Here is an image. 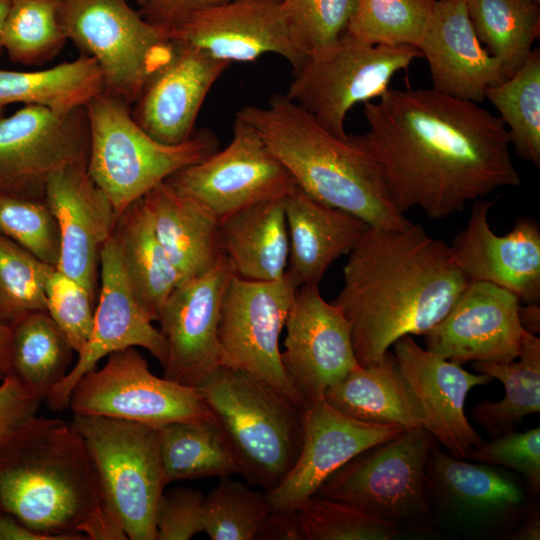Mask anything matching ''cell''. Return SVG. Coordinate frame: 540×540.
I'll use <instances>...</instances> for the list:
<instances>
[{
	"label": "cell",
	"mask_w": 540,
	"mask_h": 540,
	"mask_svg": "<svg viewBox=\"0 0 540 540\" xmlns=\"http://www.w3.org/2000/svg\"><path fill=\"white\" fill-rule=\"evenodd\" d=\"M368 130L351 135L380 171L395 206L419 208L431 219L521 178L508 131L479 104L434 89L388 90L364 105Z\"/></svg>",
	"instance_id": "cell-1"
},
{
	"label": "cell",
	"mask_w": 540,
	"mask_h": 540,
	"mask_svg": "<svg viewBox=\"0 0 540 540\" xmlns=\"http://www.w3.org/2000/svg\"><path fill=\"white\" fill-rule=\"evenodd\" d=\"M469 282L450 245L423 226H370L348 254L333 301L347 319L357 362H378L406 335H423Z\"/></svg>",
	"instance_id": "cell-2"
},
{
	"label": "cell",
	"mask_w": 540,
	"mask_h": 540,
	"mask_svg": "<svg viewBox=\"0 0 540 540\" xmlns=\"http://www.w3.org/2000/svg\"><path fill=\"white\" fill-rule=\"evenodd\" d=\"M237 117L257 132L295 184L314 199L372 227L403 229L411 223L352 136L334 135L286 95H273L265 106H245Z\"/></svg>",
	"instance_id": "cell-3"
},
{
	"label": "cell",
	"mask_w": 540,
	"mask_h": 540,
	"mask_svg": "<svg viewBox=\"0 0 540 540\" xmlns=\"http://www.w3.org/2000/svg\"><path fill=\"white\" fill-rule=\"evenodd\" d=\"M102 505L97 474L71 423L35 416L0 449V511L49 540H85Z\"/></svg>",
	"instance_id": "cell-4"
},
{
	"label": "cell",
	"mask_w": 540,
	"mask_h": 540,
	"mask_svg": "<svg viewBox=\"0 0 540 540\" xmlns=\"http://www.w3.org/2000/svg\"><path fill=\"white\" fill-rule=\"evenodd\" d=\"M196 388L225 435L238 474L265 491L277 487L299 456L305 409L268 383L225 365Z\"/></svg>",
	"instance_id": "cell-5"
},
{
	"label": "cell",
	"mask_w": 540,
	"mask_h": 540,
	"mask_svg": "<svg viewBox=\"0 0 540 540\" xmlns=\"http://www.w3.org/2000/svg\"><path fill=\"white\" fill-rule=\"evenodd\" d=\"M86 111L87 171L109 196L117 217L175 172L218 150V139L208 130L175 145L155 140L134 121L129 105L104 92L86 105Z\"/></svg>",
	"instance_id": "cell-6"
},
{
	"label": "cell",
	"mask_w": 540,
	"mask_h": 540,
	"mask_svg": "<svg viewBox=\"0 0 540 540\" xmlns=\"http://www.w3.org/2000/svg\"><path fill=\"white\" fill-rule=\"evenodd\" d=\"M94 465L102 506L131 540H156L155 516L167 485L159 430L136 422L74 415Z\"/></svg>",
	"instance_id": "cell-7"
},
{
	"label": "cell",
	"mask_w": 540,
	"mask_h": 540,
	"mask_svg": "<svg viewBox=\"0 0 540 540\" xmlns=\"http://www.w3.org/2000/svg\"><path fill=\"white\" fill-rule=\"evenodd\" d=\"M435 439L423 427L360 452L315 494L345 502L402 532L431 533L435 527L425 492V466Z\"/></svg>",
	"instance_id": "cell-8"
},
{
	"label": "cell",
	"mask_w": 540,
	"mask_h": 540,
	"mask_svg": "<svg viewBox=\"0 0 540 540\" xmlns=\"http://www.w3.org/2000/svg\"><path fill=\"white\" fill-rule=\"evenodd\" d=\"M60 22L67 39L98 64L104 93L130 107L175 50L167 30L126 0H62Z\"/></svg>",
	"instance_id": "cell-9"
},
{
	"label": "cell",
	"mask_w": 540,
	"mask_h": 540,
	"mask_svg": "<svg viewBox=\"0 0 540 540\" xmlns=\"http://www.w3.org/2000/svg\"><path fill=\"white\" fill-rule=\"evenodd\" d=\"M425 492L435 526L470 540L509 539L535 504L524 480L499 466L429 453Z\"/></svg>",
	"instance_id": "cell-10"
},
{
	"label": "cell",
	"mask_w": 540,
	"mask_h": 540,
	"mask_svg": "<svg viewBox=\"0 0 540 540\" xmlns=\"http://www.w3.org/2000/svg\"><path fill=\"white\" fill-rule=\"evenodd\" d=\"M419 57L416 46L369 45L343 34L326 52L306 57L285 95L328 131L347 138V113L383 95L394 75Z\"/></svg>",
	"instance_id": "cell-11"
},
{
	"label": "cell",
	"mask_w": 540,
	"mask_h": 540,
	"mask_svg": "<svg viewBox=\"0 0 540 540\" xmlns=\"http://www.w3.org/2000/svg\"><path fill=\"white\" fill-rule=\"evenodd\" d=\"M74 415L102 416L156 429L212 417L196 387L154 375L135 347L111 353L85 373L71 391Z\"/></svg>",
	"instance_id": "cell-12"
},
{
	"label": "cell",
	"mask_w": 540,
	"mask_h": 540,
	"mask_svg": "<svg viewBox=\"0 0 540 540\" xmlns=\"http://www.w3.org/2000/svg\"><path fill=\"white\" fill-rule=\"evenodd\" d=\"M298 286L285 275L254 281L233 275L221 304V365L262 380L305 409L281 363L279 338Z\"/></svg>",
	"instance_id": "cell-13"
},
{
	"label": "cell",
	"mask_w": 540,
	"mask_h": 540,
	"mask_svg": "<svg viewBox=\"0 0 540 540\" xmlns=\"http://www.w3.org/2000/svg\"><path fill=\"white\" fill-rule=\"evenodd\" d=\"M90 130L85 107L58 113L25 105L0 117V192L45 200L58 170L88 163Z\"/></svg>",
	"instance_id": "cell-14"
},
{
	"label": "cell",
	"mask_w": 540,
	"mask_h": 540,
	"mask_svg": "<svg viewBox=\"0 0 540 540\" xmlns=\"http://www.w3.org/2000/svg\"><path fill=\"white\" fill-rule=\"evenodd\" d=\"M208 207L220 220L254 204L286 197L294 180L257 132L236 117L231 142L165 180Z\"/></svg>",
	"instance_id": "cell-15"
},
{
	"label": "cell",
	"mask_w": 540,
	"mask_h": 540,
	"mask_svg": "<svg viewBox=\"0 0 540 540\" xmlns=\"http://www.w3.org/2000/svg\"><path fill=\"white\" fill-rule=\"evenodd\" d=\"M318 285L298 287L281 352L285 376L305 409L359 365L347 319L324 300Z\"/></svg>",
	"instance_id": "cell-16"
},
{
	"label": "cell",
	"mask_w": 540,
	"mask_h": 540,
	"mask_svg": "<svg viewBox=\"0 0 540 540\" xmlns=\"http://www.w3.org/2000/svg\"><path fill=\"white\" fill-rule=\"evenodd\" d=\"M234 274L231 261L224 255L211 270L179 284L169 295L158 319L167 346L163 377L196 387L222 364L220 310Z\"/></svg>",
	"instance_id": "cell-17"
},
{
	"label": "cell",
	"mask_w": 540,
	"mask_h": 540,
	"mask_svg": "<svg viewBox=\"0 0 540 540\" xmlns=\"http://www.w3.org/2000/svg\"><path fill=\"white\" fill-rule=\"evenodd\" d=\"M99 269L100 295L92 332L84 348L77 354L75 365L46 399L53 411L69 407L71 391L77 381L113 352L141 347L161 365L166 360L165 339L160 330L153 326L130 287L113 234L100 252Z\"/></svg>",
	"instance_id": "cell-18"
},
{
	"label": "cell",
	"mask_w": 540,
	"mask_h": 540,
	"mask_svg": "<svg viewBox=\"0 0 540 540\" xmlns=\"http://www.w3.org/2000/svg\"><path fill=\"white\" fill-rule=\"evenodd\" d=\"M168 33L174 42L194 46L230 64L274 53L295 70L307 57L282 0H237L195 13Z\"/></svg>",
	"instance_id": "cell-19"
},
{
	"label": "cell",
	"mask_w": 540,
	"mask_h": 540,
	"mask_svg": "<svg viewBox=\"0 0 540 540\" xmlns=\"http://www.w3.org/2000/svg\"><path fill=\"white\" fill-rule=\"evenodd\" d=\"M403 431L400 425L349 417L324 398L310 404L304 411L303 442L295 464L277 487L265 492L270 510L296 512L337 469L360 452Z\"/></svg>",
	"instance_id": "cell-20"
},
{
	"label": "cell",
	"mask_w": 540,
	"mask_h": 540,
	"mask_svg": "<svg viewBox=\"0 0 540 540\" xmlns=\"http://www.w3.org/2000/svg\"><path fill=\"white\" fill-rule=\"evenodd\" d=\"M521 304L505 288L469 282L448 313L423 334L426 349L461 365L513 361L524 332Z\"/></svg>",
	"instance_id": "cell-21"
},
{
	"label": "cell",
	"mask_w": 540,
	"mask_h": 540,
	"mask_svg": "<svg viewBox=\"0 0 540 540\" xmlns=\"http://www.w3.org/2000/svg\"><path fill=\"white\" fill-rule=\"evenodd\" d=\"M495 200L473 202L466 226L450 245L468 282H488L514 293L522 302L540 303V227L521 218L505 235L490 227Z\"/></svg>",
	"instance_id": "cell-22"
},
{
	"label": "cell",
	"mask_w": 540,
	"mask_h": 540,
	"mask_svg": "<svg viewBox=\"0 0 540 540\" xmlns=\"http://www.w3.org/2000/svg\"><path fill=\"white\" fill-rule=\"evenodd\" d=\"M392 347L421 409L423 428L449 454L467 459L484 440L465 415L466 397L472 388L493 379L483 373H470L461 364L424 349L411 335L401 337Z\"/></svg>",
	"instance_id": "cell-23"
},
{
	"label": "cell",
	"mask_w": 540,
	"mask_h": 540,
	"mask_svg": "<svg viewBox=\"0 0 540 540\" xmlns=\"http://www.w3.org/2000/svg\"><path fill=\"white\" fill-rule=\"evenodd\" d=\"M45 201L59 229L56 268L95 296L100 252L117 216L106 192L90 177L87 163L66 166L49 179Z\"/></svg>",
	"instance_id": "cell-24"
},
{
	"label": "cell",
	"mask_w": 540,
	"mask_h": 540,
	"mask_svg": "<svg viewBox=\"0 0 540 540\" xmlns=\"http://www.w3.org/2000/svg\"><path fill=\"white\" fill-rule=\"evenodd\" d=\"M417 48L428 62L432 89L450 97L480 104L487 88L509 77L478 39L467 0L435 1Z\"/></svg>",
	"instance_id": "cell-25"
},
{
	"label": "cell",
	"mask_w": 540,
	"mask_h": 540,
	"mask_svg": "<svg viewBox=\"0 0 540 540\" xmlns=\"http://www.w3.org/2000/svg\"><path fill=\"white\" fill-rule=\"evenodd\" d=\"M229 65L199 48L175 42L170 60L148 80L133 104L134 121L161 143L187 141L208 92Z\"/></svg>",
	"instance_id": "cell-26"
},
{
	"label": "cell",
	"mask_w": 540,
	"mask_h": 540,
	"mask_svg": "<svg viewBox=\"0 0 540 540\" xmlns=\"http://www.w3.org/2000/svg\"><path fill=\"white\" fill-rule=\"evenodd\" d=\"M289 237L286 274L298 286L319 284L330 265L349 254L370 227L359 217L326 205L297 185L285 199Z\"/></svg>",
	"instance_id": "cell-27"
},
{
	"label": "cell",
	"mask_w": 540,
	"mask_h": 540,
	"mask_svg": "<svg viewBox=\"0 0 540 540\" xmlns=\"http://www.w3.org/2000/svg\"><path fill=\"white\" fill-rule=\"evenodd\" d=\"M142 200L179 284L205 274L225 255L221 222L199 201L177 192L166 181Z\"/></svg>",
	"instance_id": "cell-28"
},
{
	"label": "cell",
	"mask_w": 540,
	"mask_h": 540,
	"mask_svg": "<svg viewBox=\"0 0 540 540\" xmlns=\"http://www.w3.org/2000/svg\"><path fill=\"white\" fill-rule=\"evenodd\" d=\"M337 411L374 424L400 425L405 430L423 427L419 404L389 350L376 363L358 365L324 394Z\"/></svg>",
	"instance_id": "cell-29"
},
{
	"label": "cell",
	"mask_w": 540,
	"mask_h": 540,
	"mask_svg": "<svg viewBox=\"0 0 540 540\" xmlns=\"http://www.w3.org/2000/svg\"><path fill=\"white\" fill-rule=\"evenodd\" d=\"M285 199L254 204L221 221L223 251L235 275L254 281L285 275L289 259Z\"/></svg>",
	"instance_id": "cell-30"
},
{
	"label": "cell",
	"mask_w": 540,
	"mask_h": 540,
	"mask_svg": "<svg viewBox=\"0 0 540 540\" xmlns=\"http://www.w3.org/2000/svg\"><path fill=\"white\" fill-rule=\"evenodd\" d=\"M113 236L130 287L143 311L154 322L173 290L178 274L159 242L142 198L118 217Z\"/></svg>",
	"instance_id": "cell-31"
},
{
	"label": "cell",
	"mask_w": 540,
	"mask_h": 540,
	"mask_svg": "<svg viewBox=\"0 0 540 540\" xmlns=\"http://www.w3.org/2000/svg\"><path fill=\"white\" fill-rule=\"evenodd\" d=\"M105 90L96 61L82 54L38 71L0 70V103L38 105L58 113L85 107Z\"/></svg>",
	"instance_id": "cell-32"
},
{
	"label": "cell",
	"mask_w": 540,
	"mask_h": 540,
	"mask_svg": "<svg viewBox=\"0 0 540 540\" xmlns=\"http://www.w3.org/2000/svg\"><path fill=\"white\" fill-rule=\"evenodd\" d=\"M517 361L473 362L478 373L499 380L505 395L499 401H482L471 410L472 419L490 437L510 431L540 411V338L523 332Z\"/></svg>",
	"instance_id": "cell-33"
},
{
	"label": "cell",
	"mask_w": 540,
	"mask_h": 540,
	"mask_svg": "<svg viewBox=\"0 0 540 540\" xmlns=\"http://www.w3.org/2000/svg\"><path fill=\"white\" fill-rule=\"evenodd\" d=\"M159 430L160 456L167 484L238 474L225 435L212 417L168 424Z\"/></svg>",
	"instance_id": "cell-34"
},
{
	"label": "cell",
	"mask_w": 540,
	"mask_h": 540,
	"mask_svg": "<svg viewBox=\"0 0 540 540\" xmlns=\"http://www.w3.org/2000/svg\"><path fill=\"white\" fill-rule=\"evenodd\" d=\"M11 374L40 402L65 378L74 350L47 312L12 327Z\"/></svg>",
	"instance_id": "cell-35"
},
{
	"label": "cell",
	"mask_w": 540,
	"mask_h": 540,
	"mask_svg": "<svg viewBox=\"0 0 540 540\" xmlns=\"http://www.w3.org/2000/svg\"><path fill=\"white\" fill-rule=\"evenodd\" d=\"M476 35L509 77L526 61L540 33L539 3L534 0H467Z\"/></svg>",
	"instance_id": "cell-36"
},
{
	"label": "cell",
	"mask_w": 540,
	"mask_h": 540,
	"mask_svg": "<svg viewBox=\"0 0 540 540\" xmlns=\"http://www.w3.org/2000/svg\"><path fill=\"white\" fill-rule=\"evenodd\" d=\"M487 99L498 111L515 152L540 167V51L533 49L510 77L487 88Z\"/></svg>",
	"instance_id": "cell-37"
},
{
	"label": "cell",
	"mask_w": 540,
	"mask_h": 540,
	"mask_svg": "<svg viewBox=\"0 0 540 540\" xmlns=\"http://www.w3.org/2000/svg\"><path fill=\"white\" fill-rule=\"evenodd\" d=\"M62 0H10L1 44L10 61L42 65L54 58L67 37L60 22Z\"/></svg>",
	"instance_id": "cell-38"
},
{
	"label": "cell",
	"mask_w": 540,
	"mask_h": 540,
	"mask_svg": "<svg viewBox=\"0 0 540 540\" xmlns=\"http://www.w3.org/2000/svg\"><path fill=\"white\" fill-rule=\"evenodd\" d=\"M434 0H355L344 34L369 45L416 46Z\"/></svg>",
	"instance_id": "cell-39"
},
{
	"label": "cell",
	"mask_w": 540,
	"mask_h": 540,
	"mask_svg": "<svg viewBox=\"0 0 540 540\" xmlns=\"http://www.w3.org/2000/svg\"><path fill=\"white\" fill-rule=\"evenodd\" d=\"M55 266L0 234V322L14 327L27 316L46 312L45 284Z\"/></svg>",
	"instance_id": "cell-40"
},
{
	"label": "cell",
	"mask_w": 540,
	"mask_h": 540,
	"mask_svg": "<svg viewBox=\"0 0 540 540\" xmlns=\"http://www.w3.org/2000/svg\"><path fill=\"white\" fill-rule=\"evenodd\" d=\"M270 512L265 493L250 489L230 476L204 498L203 531L211 540H255Z\"/></svg>",
	"instance_id": "cell-41"
},
{
	"label": "cell",
	"mask_w": 540,
	"mask_h": 540,
	"mask_svg": "<svg viewBox=\"0 0 540 540\" xmlns=\"http://www.w3.org/2000/svg\"><path fill=\"white\" fill-rule=\"evenodd\" d=\"M296 512L303 540H390L403 533L353 505L317 494Z\"/></svg>",
	"instance_id": "cell-42"
},
{
	"label": "cell",
	"mask_w": 540,
	"mask_h": 540,
	"mask_svg": "<svg viewBox=\"0 0 540 540\" xmlns=\"http://www.w3.org/2000/svg\"><path fill=\"white\" fill-rule=\"evenodd\" d=\"M0 234L15 241L43 262L57 266L60 236L45 200L0 192Z\"/></svg>",
	"instance_id": "cell-43"
},
{
	"label": "cell",
	"mask_w": 540,
	"mask_h": 540,
	"mask_svg": "<svg viewBox=\"0 0 540 540\" xmlns=\"http://www.w3.org/2000/svg\"><path fill=\"white\" fill-rule=\"evenodd\" d=\"M295 38L307 56L333 47L345 33L355 0H282Z\"/></svg>",
	"instance_id": "cell-44"
},
{
	"label": "cell",
	"mask_w": 540,
	"mask_h": 540,
	"mask_svg": "<svg viewBox=\"0 0 540 540\" xmlns=\"http://www.w3.org/2000/svg\"><path fill=\"white\" fill-rule=\"evenodd\" d=\"M45 296L46 312L74 352L80 353L92 332L95 296L56 267L47 277Z\"/></svg>",
	"instance_id": "cell-45"
},
{
	"label": "cell",
	"mask_w": 540,
	"mask_h": 540,
	"mask_svg": "<svg viewBox=\"0 0 540 540\" xmlns=\"http://www.w3.org/2000/svg\"><path fill=\"white\" fill-rule=\"evenodd\" d=\"M473 448L467 460L512 470L521 475L530 491L540 492V428L510 431Z\"/></svg>",
	"instance_id": "cell-46"
},
{
	"label": "cell",
	"mask_w": 540,
	"mask_h": 540,
	"mask_svg": "<svg viewBox=\"0 0 540 540\" xmlns=\"http://www.w3.org/2000/svg\"><path fill=\"white\" fill-rule=\"evenodd\" d=\"M200 490L176 487L163 492L156 510V540H189L203 531Z\"/></svg>",
	"instance_id": "cell-47"
},
{
	"label": "cell",
	"mask_w": 540,
	"mask_h": 540,
	"mask_svg": "<svg viewBox=\"0 0 540 540\" xmlns=\"http://www.w3.org/2000/svg\"><path fill=\"white\" fill-rule=\"evenodd\" d=\"M0 449L7 445L30 422L40 401L9 374L0 381Z\"/></svg>",
	"instance_id": "cell-48"
},
{
	"label": "cell",
	"mask_w": 540,
	"mask_h": 540,
	"mask_svg": "<svg viewBox=\"0 0 540 540\" xmlns=\"http://www.w3.org/2000/svg\"><path fill=\"white\" fill-rule=\"evenodd\" d=\"M234 1L237 0H144L141 15L168 32L195 13Z\"/></svg>",
	"instance_id": "cell-49"
},
{
	"label": "cell",
	"mask_w": 540,
	"mask_h": 540,
	"mask_svg": "<svg viewBox=\"0 0 540 540\" xmlns=\"http://www.w3.org/2000/svg\"><path fill=\"white\" fill-rule=\"evenodd\" d=\"M256 539L303 540L302 529L297 512H278L270 510L259 526Z\"/></svg>",
	"instance_id": "cell-50"
},
{
	"label": "cell",
	"mask_w": 540,
	"mask_h": 540,
	"mask_svg": "<svg viewBox=\"0 0 540 540\" xmlns=\"http://www.w3.org/2000/svg\"><path fill=\"white\" fill-rule=\"evenodd\" d=\"M85 540H126L125 531L101 505L79 527Z\"/></svg>",
	"instance_id": "cell-51"
},
{
	"label": "cell",
	"mask_w": 540,
	"mask_h": 540,
	"mask_svg": "<svg viewBox=\"0 0 540 540\" xmlns=\"http://www.w3.org/2000/svg\"><path fill=\"white\" fill-rule=\"evenodd\" d=\"M0 540H49L35 533L11 515L0 511Z\"/></svg>",
	"instance_id": "cell-52"
},
{
	"label": "cell",
	"mask_w": 540,
	"mask_h": 540,
	"mask_svg": "<svg viewBox=\"0 0 540 540\" xmlns=\"http://www.w3.org/2000/svg\"><path fill=\"white\" fill-rule=\"evenodd\" d=\"M540 511L534 504L524 515L508 540H539Z\"/></svg>",
	"instance_id": "cell-53"
},
{
	"label": "cell",
	"mask_w": 540,
	"mask_h": 540,
	"mask_svg": "<svg viewBox=\"0 0 540 540\" xmlns=\"http://www.w3.org/2000/svg\"><path fill=\"white\" fill-rule=\"evenodd\" d=\"M12 328L0 322V381L11 373Z\"/></svg>",
	"instance_id": "cell-54"
},
{
	"label": "cell",
	"mask_w": 540,
	"mask_h": 540,
	"mask_svg": "<svg viewBox=\"0 0 540 540\" xmlns=\"http://www.w3.org/2000/svg\"><path fill=\"white\" fill-rule=\"evenodd\" d=\"M519 321L524 331L539 335L540 333V306L539 303L521 304L519 308Z\"/></svg>",
	"instance_id": "cell-55"
},
{
	"label": "cell",
	"mask_w": 540,
	"mask_h": 540,
	"mask_svg": "<svg viewBox=\"0 0 540 540\" xmlns=\"http://www.w3.org/2000/svg\"><path fill=\"white\" fill-rule=\"evenodd\" d=\"M10 0H0V51L2 50L1 38L3 25L9 8Z\"/></svg>",
	"instance_id": "cell-56"
},
{
	"label": "cell",
	"mask_w": 540,
	"mask_h": 540,
	"mask_svg": "<svg viewBox=\"0 0 540 540\" xmlns=\"http://www.w3.org/2000/svg\"><path fill=\"white\" fill-rule=\"evenodd\" d=\"M5 107H6V105L0 103V115H1L2 112L5 110Z\"/></svg>",
	"instance_id": "cell-57"
},
{
	"label": "cell",
	"mask_w": 540,
	"mask_h": 540,
	"mask_svg": "<svg viewBox=\"0 0 540 540\" xmlns=\"http://www.w3.org/2000/svg\"><path fill=\"white\" fill-rule=\"evenodd\" d=\"M144 0H138V2L141 4Z\"/></svg>",
	"instance_id": "cell-58"
},
{
	"label": "cell",
	"mask_w": 540,
	"mask_h": 540,
	"mask_svg": "<svg viewBox=\"0 0 540 540\" xmlns=\"http://www.w3.org/2000/svg\"><path fill=\"white\" fill-rule=\"evenodd\" d=\"M534 1H536V2L540 3V0H534Z\"/></svg>",
	"instance_id": "cell-59"
}]
</instances>
